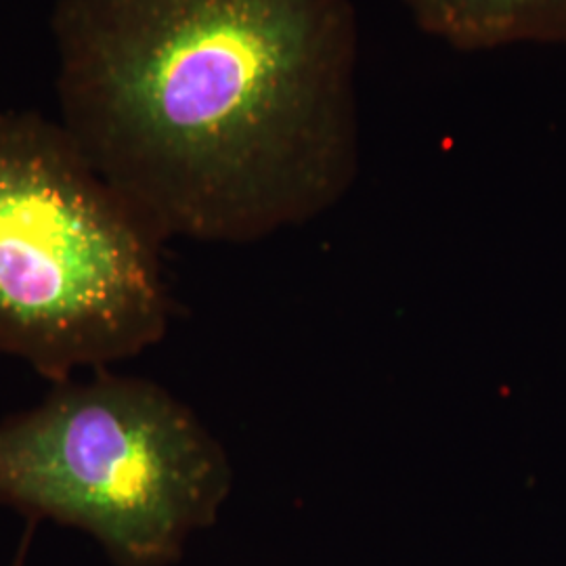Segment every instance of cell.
<instances>
[{
	"label": "cell",
	"mask_w": 566,
	"mask_h": 566,
	"mask_svg": "<svg viewBox=\"0 0 566 566\" xmlns=\"http://www.w3.org/2000/svg\"><path fill=\"white\" fill-rule=\"evenodd\" d=\"M13 566H21L20 563H18V565H13Z\"/></svg>",
	"instance_id": "5"
},
{
	"label": "cell",
	"mask_w": 566,
	"mask_h": 566,
	"mask_svg": "<svg viewBox=\"0 0 566 566\" xmlns=\"http://www.w3.org/2000/svg\"><path fill=\"white\" fill-rule=\"evenodd\" d=\"M60 124L164 240L256 242L357 177L350 0H55Z\"/></svg>",
	"instance_id": "1"
},
{
	"label": "cell",
	"mask_w": 566,
	"mask_h": 566,
	"mask_svg": "<svg viewBox=\"0 0 566 566\" xmlns=\"http://www.w3.org/2000/svg\"><path fill=\"white\" fill-rule=\"evenodd\" d=\"M164 242L60 120L0 112V357L60 385L156 346Z\"/></svg>",
	"instance_id": "2"
},
{
	"label": "cell",
	"mask_w": 566,
	"mask_h": 566,
	"mask_svg": "<svg viewBox=\"0 0 566 566\" xmlns=\"http://www.w3.org/2000/svg\"><path fill=\"white\" fill-rule=\"evenodd\" d=\"M418 28L460 51L566 44V0H403Z\"/></svg>",
	"instance_id": "4"
},
{
	"label": "cell",
	"mask_w": 566,
	"mask_h": 566,
	"mask_svg": "<svg viewBox=\"0 0 566 566\" xmlns=\"http://www.w3.org/2000/svg\"><path fill=\"white\" fill-rule=\"evenodd\" d=\"M233 489L221 441L168 388L109 367L0 420V506L93 537L116 566H170Z\"/></svg>",
	"instance_id": "3"
}]
</instances>
